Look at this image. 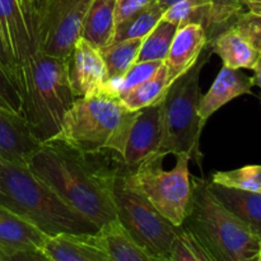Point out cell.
Returning <instances> with one entry per match:
<instances>
[{
	"label": "cell",
	"instance_id": "cell-21",
	"mask_svg": "<svg viewBox=\"0 0 261 261\" xmlns=\"http://www.w3.org/2000/svg\"><path fill=\"white\" fill-rule=\"evenodd\" d=\"M99 233L106 245L110 261H170L154 256L140 247L117 219L105 224Z\"/></svg>",
	"mask_w": 261,
	"mask_h": 261
},
{
	"label": "cell",
	"instance_id": "cell-30",
	"mask_svg": "<svg viewBox=\"0 0 261 261\" xmlns=\"http://www.w3.org/2000/svg\"><path fill=\"white\" fill-rule=\"evenodd\" d=\"M170 261H212L195 237L180 227L178 233L173 242Z\"/></svg>",
	"mask_w": 261,
	"mask_h": 261
},
{
	"label": "cell",
	"instance_id": "cell-3",
	"mask_svg": "<svg viewBox=\"0 0 261 261\" xmlns=\"http://www.w3.org/2000/svg\"><path fill=\"white\" fill-rule=\"evenodd\" d=\"M0 205L27 219L46 236L97 233L92 222L66 204L28 166L0 160Z\"/></svg>",
	"mask_w": 261,
	"mask_h": 261
},
{
	"label": "cell",
	"instance_id": "cell-11",
	"mask_svg": "<svg viewBox=\"0 0 261 261\" xmlns=\"http://www.w3.org/2000/svg\"><path fill=\"white\" fill-rule=\"evenodd\" d=\"M162 142L161 105H152L139 110L127 137L121 165L133 168L160 152Z\"/></svg>",
	"mask_w": 261,
	"mask_h": 261
},
{
	"label": "cell",
	"instance_id": "cell-36",
	"mask_svg": "<svg viewBox=\"0 0 261 261\" xmlns=\"http://www.w3.org/2000/svg\"><path fill=\"white\" fill-rule=\"evenodd\" d=\"M36 2H37V0H18L20 9H22V12H23V15H24V19H25V17H27V15L32 12Z\"/></svg>",
	"mask_w": 261,
	"mask_h": 261
},
{
	"label": "cell",
	"instance_id": "cell-31",
	"mask_svg": "<svg viewBox=\"0 0 261 261\" xmlns=\"http://www.w3.org/2000/svg\"><path fill=\"white\" fill-rule=\"evenodd\" d=\"M232 25L251 43L261 56V15L249 10L246 13L241 12Z\"/></svg>",
	"mask_w": 261,
	"mask_h": 261
},
{
	"label": "cell",
	"instance_id": "cell-28",
	"mask_svg": "<svg viewBox=\"0 0 261 261\" xmlns=\"http://www.w3.org/2000/svg\"><path fill=\"white\" fill-rule=\"evenodd\" d=\"M244 7L240 0H211V10H209V25L208 38L209 42L218 33L231 27Z\"/></svg>",
	"mask_w": 261,
	"mask_h": 261
},
{
	"label": "cell",
	"instance_id": "cell-17",
	"mask_svg": "<svg viewBox=\"0 0 261 261\" xmlns=\"http://www.w3.org/2000/svg\"><path fill=\"white\" fill-rule=\"evenodd\" d=\"M47 237L27 219L0 205V251L41 250Z\"/></svg>",
	"mask_w": 261,
	"mask_h": 261
},
{
	"label": "cell",
	"instance_id": "cell-18",
	"mask_svg": "<svg viewBox=\"0 0 261 261\" xmlns=\"http://www.w3.org/2000/svg\"><path fill=\"white\" fill-rule=\"evenodd\" d=\"M208 45L227 68L252 70L261 59L260 54L233 25L218 33Z\"/></svg>",
	"mask_w": 261,
	"mask_h": 261
},
{
	"label": "cell",
	"instance_id": "cell-20",
	"mask_svg": "<svg viewBox=\"0 0 261 261\" xmlns=\"http://www.w3.org/2000/svg\"><path fill=\"white\" fill-rule=\"evenodd\" d=\"M116 0H92L84 19L81 38L94 47L102 48L114 40Z\"/></svg>",
	"mask_w": 261,
	"mask_h": 261
},
{
	"label": "cell",
	"instance_id": "cell-38",
	"mask_svg": "<svg viewBox=\"0 0 261 261\" xmlns=\"http://www.w3.org/2000/svg\"><path fill=\"white\" fill-rule=\"evenodd\" d=\"M245 7L249 9V12L255 13V14L261 15V2H256V3H249Z\"/></svg>",
	"mask_w": 261,
	"mask_h": 261
},
{
	"label": "cell",
	"instance_id": "cell-37",
	"mask_svg": "<svg viewBox=\"0 0 261 261\" xmlns=\"http://www.w3.org/2000/svg\"><path fill=\"white\" fill-rule=\"evenodd\" d=\"M252 70L255 73V75L252 76V79H254V86H257L261 88V59L257 61V64L254 66Z\"/></svg>",
	"mask_w": 261,
	"mask_h": 261
},
{
	"label": "cell",
	"instance_id": "cell-23",
	"mask_svg": "<svg viewBox=\"0 0 261 261\" xmlns=\"http://www.w3.org/2000/svg\"><path fill=\"white\" fill-rule=\"evenodd\" d=\"M143 38H132L112 42L99 48L107 71V83L121 78L137 63Z\"/></svg>",
	"mask_w": 261,
	"mask_h": 261
},
{
	"label": "cell",
	"instance_id": "cell-13",
	"mask_svg": "<svg viewBox=\"0 0 261 261\" xmlns=\"http://www.w3.org/2000/svg\"><path fill=\"white\" fill-rule=\"evenodd\" d=\"M41 250L53 261H110L99 231L47 237Z\"/></svg>",
	"mask_w": 261,
	"mask_h": 261
},
{
	"label": "cell",
	"instance_id": "cell-26",
	"mask_svg": "<svg viewBox=\"0 0 261 261\" xmlns=\"http://www.w3.org/2000/svg\"><path fill=\"white\" fill-rule=\"evenodd\" d=\"M209 10L211 0H182L166 9L162 19L168 20L177 28L189 23H198L208 31Z\"/></svg>",
	"mask_w": 261,
	"mask_h": 261
},
{
	"label": "cell",
	"instance_id": "cell-2",
	"mask_svg": "<svg viewBox=\"0 0 261 261\" xmlns=\"http://www.w3.org/2000/svg\"><path fill=\"white\" fill-rule=\"evenodd\" d=\"M22 114L32 134L45 143L61 129L65 114L75 101L66 71V60L38 47L18 68Z\"/></svg>",
	"mask_w": 261,
	"mask_h": 261
},
{
	"label": "cell",
	"instance_id": "cell-32",
	"mask_svg": "<svg viewBox=\"0 0 261 261\" xmlns=\"http://www.w3.org/2000/svg\"><path fill=\"white\" fill-rule=\"evenodd\" d=\"M0 107L22 115V98L15 84L0 64Z\"/></svg>",
	"mask_w": 261,
	"mask_h": 261
},
{
	"label": "cell",
	"instance_id": "cell-35",
	"mask_svg": "<svg viewBox=\"0 0 261 261\" xmlns=\"http://www.w3.org/2000/svg\"><path fill=\"white\" fill-rule=\"evenodd\" d=\"M0 64H2L4 70L8 73V75L10 76V79L15 84V87H17V69H15L14 63H13L12 58H10L9 53H8L7 46H5L4 40H3L2 32H0Z\"/></svg>",
	"mask_w": 261,
	"mask_h": 261
},
{
	"label": "cell",
	"instance_id": "cell-27",
	"mask_svg": "<svg viewBox=\"0 0 261 261\" xmlns=\"http://www.w3.org/2000/svg\"><path fill=\"white\" fill-rule=\"evenodd\" d=\"M212 182L237 190L261 193V165L245 166L232 171L214 173Z\"/></svg>",
	"mask_w": 261,
	"mask_h": 261
},
{
	"label": "cell",
	"instance_id": "cell-19",
	"mask_svg": "<svg viewBox=\"0 0 261 261\" xmlns=\"http://www.w3.org/2000/svg\"><path fill=\"white\" fill-rule=\"evenodd\" d=\"M209 189L233 216L261 239V193L226 188L212 181Z\"/></svg>",
	"mask_w": 261,
	"mask_h": 261
},
{
	"label": "cell",
	"instance_id": "cell-7",
	"mask_svg": "<svg viewBox=\"0 0 261 261\" xmlns=\"http://www.w3.org/2000/svg\"><path fill=\"white\" fill-rule=\"evenodd\" d=\"M165 157L162 153H157L143 161L137 167L122 166L127 182L144 195L173 226L181 227L190 211L193 196L189 171L191 158L188 154H177L173 168L165 170Z\"/></svg>",
	"mask_w": 261,
	"mask_h": 261
},
{
	"label": "cell",
	"instance_id": "cell-8",
	"mask_svg": "<svg viewBox=\"0 0 261 261\" xmlns=\"http://www.w3.org/2000/svg\"><path fill=\"white\" fill-rule=\"evenodd\" d=\"M117 221L129 236L152 255L170 260L173 242L180 227L165 218L144 195L126 180L120 166L114 188Z\"/></svg>",
	"mask_w": 261,
	"mask_h": 261
},
{
	"label": "cell",
	"instance_id": "cell-25",
	"mask_svg": "<svg viewBox=\"0 0 261 261\" xmlns=\"http://www.w3.org/2000/svg\"><path fill=\"white\" fill-rule=\"evenodd\" d=\"M177 27L166 19H161L155 27L143 38L137 63L165 61Z\"/></svg>",
	"mask_w": 261,
	"mask_h": 261
},
{
	"label": "cell",
	"instance_id": "cell-39",
	"mask_svg": "<svg viewBox=\"0 0 261 261\" xmlns=\"http://www.w3.org/2000/svg\"><path fill=\"white\" fill-rule=\"evenodd\" d=\"M155 2L158 3V5H160L163 10H166V9H168L171 5L176 4V3H178V2H182V0H155Z\"/></svg>",
	"mask_w": 261,
	"mask_h": 261
},
{
	"label": "cell",
	"instance_id": "cell-15",
	"mask_svg": "<svg viewBox=\"0 0 261 261\" xmlns=\"http://www.w3.org/2000/svg\"><path fill=\"white\" fill-rule=\"evenodd\" d=\"M0 32L17 69L18 87V68L31 53L38 47L35 40L31 37L18 0H0Z\"/></svg>",
	"mask_w": 261,
	"mask_h": 261
},
{
	"label": "cell",
	"instance_id": "cell-5",
	"mask_svg": "<svg viewBox=\"0 0 261 261\" xmlns=\"http://www.w3.org/2000/svg\"><path fill=\"white\" fill-rule=\"evenodd\" d=\"M138 112L105 89L94 96L75 98L55 138L83 153L112 152L121 160Z\"/></svg>",
	"mask_w": 261,
	"mask_h": 261
},
{
	"label": "cell",
	"instance_id": "cell-33",
	"mask_svg": "<svg viewBox=\"0 0 261 261\" xmlns=\"http://www.w3.org/2000/svg\"><path fill=\"white\" fill-rule=\"evenodd\" d=\"M152 2L153 0H116L115 22H116V24L124 22L125 19L142 10L143 8H145Z\"/></svg>",
	"mask_w": 261,
	"mask_h": 261
},
{
	"label": "cell",
	"instance_id": "cell-29",
	"mask_svg": "<svg viewBox=\"0 0 261 261\" xmlns=\"http://www.w3.org/2000/svg\"><path fill=\"white\" fill-rule=\"evenodd\" d=\"M163 61H144V63H135L132 68L116 81L107 83L105 89L116 96L121 97L132 88L137 87L142 82L147 81L149 76H152L155 71L160 69Z\"/></svg>",
	"mask_w": 261,
	"mask_h": 261
},
{
	"label": "cell",
	"instance_id": "cell-4",
	"mask_svg": "<svg viewBox=\"0 0 261 261\" xmlns=\"http://www.w3.org/2000/svg\"><path fill=\"white\" fill-rule=\"evenodd\" d=\"M193 196L182 226L212 261H257L261 239L231 213L209 189V181L191 176Z\"/></svg>",
	"mask_w": 261,
	"mask_h": 261
},
{
	"label": "cell",
	"instance_id": "cell-41",
	"mask_svg": "<svg viewBox=\"0 0 261 261\" xmlns=\"http://www.w3.org/2000/svg\"><path fill=\"white\" fill-rule=\"evenodd\" d=\"M257 261H261V244H260V251H259V256H257Z\"/></svg>",
	"mask_w": 261,
	"mask_h": 261
},
{
	"label": "cell",
	"instance_id": "cell-14",
	"mask_svg": "<svg viewBox=\"0 0 261 261\" xmlns=\"http://www.w3.org/2000/svg\"><path fill=\"white\" fill-rule=\"evenodd\" d=\"M208 43V33L201 24L189 23L177 28L165 60L171 83L178 76L184 75L198 63L201 53Z\"/></svg>",
	"mask_w": 261,
	"mask_h": 261
},
{
	"label": "cell",
	"instance_id": "cell-12",
	"mask_svg": "<svg viewBox=\"0 0 261 261\" xmlns=\"http://www.w3.org/2000/svg\"><path fill=\"white\" fill-rule=\"evenodd\" d=\"M40 145L22 115L0 107V160L28 166Z\"/></svg>",
	"mask_w": 261,
	"mask_h": 261
},
{
	"label": "cell",
	"instance_id": "cell-34",
	"mask_svg": "<svg viewBox=\"0 0 261 261\" xmlns=\"http://www.w3.org/2000/svg\"><path fill=\"white\" fill-rule=\"evenodd\" d=\"M0 261H53L42 250H23V251H0Z\"/></svg>",
	"mask_w": 261,
	"mask_h": 261
},
{
	"label": "cell",
	"instance_id": "cell-10",
	"mask_svg": "<svg viewBox=\"0 0 261 261\" xmlns=\"http://www.w3.org/2000/svg\"><path fill=\"white\" fill-rule=\"evenodd\" d=\"M65 60L69 84L75 98L94 96L105 91L107 71L99 48L79 38Z\"/></svg>",
	"mask_w": 261,
	"mask_h": 261
},
{
	"label": "cell",
	"instance_id": "cell-24",
	"mask_svg": "<svg viewBox=\"0 0 261 261\" xmlns=\"http://www.w3.org/2000/svg\"><path fill=\"white\" fill-rule=\"evenodd\" d=\"M163 13H165V10L158 5L155 0H153L150 4L143 8L142 10L133 14L124 22L116 24L112 42L132 40V38H144L155 27V24L162 19Z\"/></svg>",
	"mask_w": 261,
	"mask_h": 261
},
{
	"label": "cell",
	"instance_id": "cell-9",
	"mask_svg": "<svg viewBox=\"0 0 261 261\" xmlns=\"http://www.w3.org/2000/svg\"><path fill=\"white\" fill-rule=\"evenodd\" d=\"M92 0H37L25 17L31 37L42 53L66 59L81 38Z\"/></svg>",
	"mask_w": 261,
	"mask_h": 261
},
{
	"label": "cell",
	"instance_id": "cell-1",
	"mask_svg": "<svg viewBox=\"0 0 261 261\" xmlns=\"http://www.w3.org/2000/svg\"><path fill=\"white\" fill-rule=\"evenodd\" d=\"M121 160L112 152L83 153L61 140L41 143L28 168L98 229L117 219L115 180Z\"/></svg>",
	"mask_w": 261,
	"mask_h": 261
},
{
	"label": "cell",
	"instance_id": "cell-6",
	"mask_svg": "<svg viewBox=\"0 0 261 261\" xmlns=\"http://www.w3.org/2000/svg\"><path fill=\"white\" fill-rule=\"evenodd\" d=\"M213 54L211 46L201 53L198 63L184 75L171 83L161 105L162 115V154H188L201 166L200 135L204 125L199 116L200 106V74Z\"/></svg>",
	"mask_w": 261,
	"mask_h": 261
},
{
	"label": "cell",
	"instance_id": "cell-40",
	"mask_svg": "<svg viewBox=\"0 0 261 261\" xmlns=\"http://www.w3.org/2000/svg\"><path fill=\"white\" fill-rule=\"evenodd\" d=\"M256 2H261V0H240V3H241V5L244 8H245V5L249 4V3H256Z\"/></svg>",
	"mask_w": 261,
	"mask_h": 261
},
{
	"label": "cell",
	"instance_id": "cell-16",
	"mask_svg": "<svg viewBox=\"0 0 261 261\" xmlns=\"http://www.w3.org/2000/svg\"><path fill=\"white\" fill-rule=\"evenodd\" d=\"M254 79L246 75L240 69L222 66L216 81L205 94H201L199 116L205 125L209 117L216 114L221 107L244 94H252Z\"/></svg>",
	"mask_w": 261,
	"mask_h": 261
},
{
	"label": "cell",
	"instance_id": "cell-22",
	"mask_svg": "<svg viewBox=\"0 0 261 261\" xmlns=\"http://www.w3.org/2000/svg\"><path fill=\"white\" fill-rule=\"evenodd\" d=\"M170 86L171 82L168 78L167 68L163 61L160 69L152 76L127 91L120 98L129 110L139 111L144 107L160 103Z\"/></svg>",
	"mask_w": 261,
	"mask_h": 261
}]
</instances>
